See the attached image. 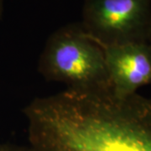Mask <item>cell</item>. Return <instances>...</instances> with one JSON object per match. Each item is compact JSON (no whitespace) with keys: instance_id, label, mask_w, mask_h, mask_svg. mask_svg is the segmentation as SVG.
Segmentation results:
<instances>
[{"instance_id":"cell-1","label":"cell","mask_w":151,"mask_h":151,"mask_svg":"<svg viewBox=\"0 0 151 151\" xmlns=\"http://www.w3.org/2000/svg\"><path fill=\"white\" fill-rule=\"evenodd\" d=\"M31 151H151V98L67 89L24 109Z\"/></svg>"},{"instance_id":"cell-2","label":"cell","mask_w":151,"mask_h":151,"mask_svg":"<svg viewBox=\"0 0 151 151\" xmlns=\"http://www.w3.org/2000/svg\"><path fill=\"white\" fill-rule=\"evenodd\" d=\"M38 70L47 81L65 83L70 90L111 89L103 48L86 35L81 24L60 28L50 36Z\"/></svg>"},{"instance_id":"cell-7","label":"cell","mask_w":151,"mask_h":151,"mask_svg":"<svg viewBox=\"0 0 151 151\" xmlns=\"http://www.w3.org/2000/svg\"><path fill=\"white\" fill-rule=\"evenodd\" d=\"M1 148H2V144H0V151H1Z\"/></svg>"},{"instance_id":"cell-3","label":"cell","mask_w":151,"mask_h":151,"mask_svg":"<svg viewBox=\"0 0 151 151\" xmlns=\"http://www.w3.org/2000/svg\"><path fill=\"white\" fill-rule=\"evenodd\" d=\"M81 25L103 48L151 43V0H84Z\"/></svg>"},{"instance_id":"cell-5","label":"cell","mask_w":151,"mask_h":151,"mask_svg":"<svg viewBox=\"0 0 151 151\" xmlns=\"http://www.w3.org/2000/svg\"><path fill=\"white\" fill-rule=\"evenodd\" d=\"M1 151H31L29 146H19L12 144H2Z\"/></svg>"},{"instance_id":"cell-6","label":"cell","mask_w":151,"mask_h":151,"mask_svg":"<svg viewBox=\"0 0 151 151\" xmlns=\"http://www.w3.org/2000/svg\"><path fill=\"white\" fill-rule=\"evenodd\" d=\"M3 12V0H0V17Z\"/></svg>"},{"instance_id":"cell-4","label":"cell","mask_w":151,"mask_h":151,"mask_svg":"<svg viewBox=\"0 0 151 151\" xmlns=\"http://www.w3.org/2000/svg\"><path fill=\"white\" fill-rule=\"evenodd\" d=\"M111 89L119 97L151 85V43H130L103 48Z\"/></svg>"}]
</instances>
